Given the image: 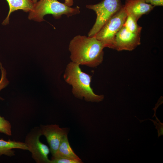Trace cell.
<instances>
[{
    "label": "cell",
    "mask_w": 163,
    "mask_h": 163,
    "mask_svg": "<svg viewBox=\"0 0 163 163\" xmlns=\"http://www.w3.org/2000/svg\"><path fill=\"white\" fill-rule=\"evenodd\" d=\"M104 43L94 36L78 35L70 41L69 49L71 62L91 68L97 67L103 60Z\"/></svg>",
    "instance_id": "obj_1"
},
{
    "label": "cell",
    "mask_w": 163,
    "mask_h": 163,
    "mask_svg": "<svg viewBox=\"0 0 163 163\" xmlns=\"http://www.w3.org/2000/svg\"><path fill=\"white\" fill-rule=\"evenodd\" d=\"M63 78L72 86V92L76 97L86 101L99 102L103 100V95L96 94L91 86L92 77L82 71L80 65L70 62L67 65Z\"/></svg>",
    "instance_id": "obj_2"
},
{
    "label": "cell",
    "mask_w": 163,
    "mask_h": 163,
    "mask_svg": "<svg viewBox=\"0 0 163 163\" xmlns=\"http://www.w3.org/2000/svg\"><path fill=\"white\" fill-rule=\"evenodd\" d=\"M80 13L78 6L72 8L57 0H40L35 4L33 10L29 13L28 18L40 22L44 21V16L47 14H51L55 18L59 19L63 14L69 17Z\"/></svg>",
    "instance_id": "obj_3"
},
{
    "label": "cell",
    "mask_w": 163,
    "mask_h": 163,
    "mask_svg": "<svg viewBox=\"0 0 163 163\" xmlns=\"http://www.w3.org/2000/svg\"><path fill=\"white\" fill-rule=\"evenodd\" d=\"M122 5L121 0H103L97 4L86 5L87 8L94 11L97 15L95 23L88 32V37L95 36Z\"/></svg>",
    "instance_id": "obj_4"
},
{
    "label": "cell",
    "mask_w": 163,
    "mask_h": 163,
    "mask_svg": "<svg viewBox=\"0 0 163 163\" xmlns=\"http://www.w3.org/2000/svg\"><path fill=\"white\" fill-rule=\"evenodd\" d=\"M127 16L123 5L105 23L94 36L106 47L112 49L115 36L122 27Z\"/></svg>",
    "instance_id": "obj_5"
},
{
    "label": "cell",
    "mask_w": 163,
    "mask_h": 163,
    "mask_svg": "<svg viewBox=\"0 0 163 163\" xmlns=\"http://www.w3.org/2000/svg\"><path fill=\"white\" fill-rule=\"evenodd\" d=\"M42 135L40 127L32 129L26 135L25 140L31 153L32 157L37 163H50L48 155L50 151L46 145L41 142L40 138Z\"/></svg>",
    "instance_id": "obj_6"
},
{
    "label": "cell",
    "mask_w": 163,
    "mask_h": 163,
    "mask_svg": "<svg viewBox=\"0 0 163 163\" xmlns=\"http://www.w3.org/2000/svg\"><path fill=\"white\" fill-rule=\"evenodd\" d=\"M140 34L127 30L123 26L116 34L113 49L118 51H132L141 44Z\"/></svg>",
    "instance_id": "obj_7"
},
{
    "label": "cell",
    "mask_w": 163,
    "mask_h": 163,
    "mask_svg": "<svg viewBox=\"0 0 163 163\" xmlns=\"http://www.w3.org/2000/svg\"><path fill=\"white\" fill-rule=\"evenodd\" d=\"M40 127L42 135L46 138L50 152L53 156L57 151L64 136L68 134V129L60 128L56 124L41 125Z\"/></svg>",
    "instance_id": "obj_8"
},
{
    "label": "cell",
    "mask_w": 163,
    "mask_h": 163,
    "mask_svg": "<svg viewBox=\"0 0 163 163\" xmlns=\"http://www.w3.org/2000/svg\"><path fill=\"white\" fill-rule=\"evenodd\" d=\"M123 5L127 14L132 16L137 21L142 15L149 13L155 7L146 3L144 0H126Z\"/></svg>",
    "instance_id": "obj_9"
},
{
    "label": "cell",
    "mask_w": 163,
    "mask_h": 163,
    "mask_svg": "<svg viewBox=\"0 0 163 163\" xmlns=\"http://www.w3.org/2000/svg\"><path fill=\"white\" fill-rule=\"evenodd\" d=\"M9 7L8 14L2 24L5 25L9 24V16L15 11L21 10L25 12H30L34 8L35 4L32 0H6Z\"/></svg>",
    "instance_id": "obj_10"
},
{
    "label": "cell",
    "mask_w": 163,
    "mask_h": 163,
    "mask_svg": "<svg viewBox=\"0 0 163 163\" xmlns=\"http://www.w3.org/2000/svg\"><path fill=\"white\" fill-rule=\"evenodd\" d=\"M15 149L29 150V148L25 142L10 139L6 141L0 139V157L2 155L10 157L14 155L15 152L13 149Z\"/></svg>",
    "instance_id": "obj_11"
},
{
    "label": "cell",
    "mask_w": 163,
    "mask_h": 163,
    "mask_svg": "<svg viewBox=\"0 0 163 163\" xmlns=\"http://www.w3.org/2000/svg\"><path fill=\"white\" fill-rule=\"evenodd\" d=\"M52 157L65 158L81 161V159L75 153L69 142L67 134L62 138L58 149Z\"/></svg>",
    "instance_id": "obj_12"
},
{
    "label": "cell",
    "mask_w": 163,
    "mask_h": 163,
    "mask_svg": "<svg viewBox=\"0 0 163 163\" xmlns=\"http://www.w3.org/2000/svg\"><path fill=\"white\" fill-rule=\"evenodd\" d=\"M137 22V21L134 17L127 14L123 26L131 32L140 34L142 27L138 25Z\"/></svg>",
    "instance_id": "obj_13"
},
{
    "label": "cell",
    "mask_w": 163,
    "mask_h": 163,
    "mask_svg": "<svg viewBox=\"0 0 163 163\" xmlns=\"http://www.w3.org/2000/svg\"><path fill=\"white\" fill-rule=\"evenodd\" d=\"M11 125L9 122L0 115V133L11 136Z\"/></svg>",
    "instance_id": "obj_14"
},
{
    "label": "cell",
    "mask_w": 163,
    "mask_h": 163,
    "mask_svg": "<svg viewBox=\"0 0 163 163\" xmlns=\"http://www.w3.org/2000/svg\"><path fill=\"white\" fill-rule=\"evenodd\" d=\"M0 69L1 72V77L0 80V91L5 87L8 84L9 82L6 78V72L5 70L2 66L0 62ZM0 99H3L0 96Z\"/></svg>",
    "instance_id": "obj_15"
},
{
    "label": "cell",
    "mask_w": 163,
    "mask_h": 163,
    "mask_svg": "<svg viewBox=\"0 0 163 163\" xmlns=\"http://www.w3.org/2000/svg\"><path fill=\"white\" fill-rule=\"evenodd\" d=\"M82 161L75 160L65 158H56L52 157L50 160V163H82Z\"/></svg>",
    "instance_id": "obj_16"
},
{
    "label": "cell",
    "mask_w": 163,
    "mask_h": 163,
    "mask_svg": "<svg viewBox=\"0 0 163 163\" xmlns=\"http://www.w3.org/2000/svg\"><path fill=\"white\" fill-rule=\"evenodd\" d=\"M155 116L156 117V120H154L150 119H149L152 121L154 125L155 126V128L158 131V137H159L160 136L163 135V123L160 122L155 115Z\"/></svg>",
    "instance_id": "obj_17"
},
{
    "label": "cell",
    "mask_w": 163,
    "mask_h": 163,
    "mask_svg": "<svg viewBox=\"0 0 163 163\" xmlns=\"http://www.w3.org/2000/svg\"><path fill=\"white\" fill-rule=\"evenodd\" d=\"M145 2L153 6H162L163 0H144Z\"/></svg>",
    "instance_id": "obj_18"
},
{
    "label": "cell",
    "mask_w": 163,
    "mask_h": 163,
    "mask_svg": "<svg viewBox=\"0 0 163 163\" xmlns=\"http://www.w3.org/2000/svg\"><path fill=\"white\" fill-rule=\"evenodd\" d=\"M64 3L66 5L71 7L73 4V0H65Z\"/></svg>",
    "instance_id": "obj_19"
},
{
    "label": "cell",
    "mask_w": 163,
    "mask_h": 163,
    "mask_svg": "<svg viewBox=\"0 0 163 163\" xmlns=\"http://www.w3.org/2000/svg\"><path fill=\"white\" fill-rule=\"evenodd\" d=\"M34 4L36 3L37 2V0H32Z\"/></svg>",
    "instance_id": "obj_20"
}]
</instances>
